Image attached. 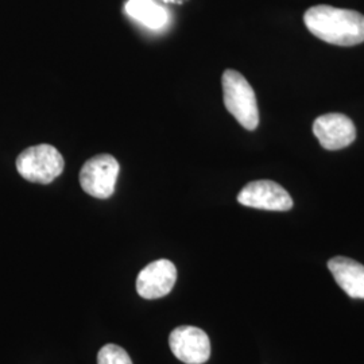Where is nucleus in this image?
<instances>
[{
	"label": "nucleus",
	"instance_id": "f257e3e1",
	"mask_svg": "<svg viewBox=\"0 0 364 364\" xmlns=\"http://www.w3.org/2000/svg\"><path fill=\"white\" fill-rule=\"evenodd\" d=\"M304 22L314 37L338 46H355L364 42V15L353 10L326 4L311 7Z\"/></svg>",
	"mask_w": 364,
	"mask_h": 364
},
{
	"label": "nucleus",
	"instance_id": "f03ea898",
	"mask_svg": "<svg viewBox=\"0 0 364 364\" xmlns=\"http://www.w3.org/2000/svg\"><path fill=\"white\" fill-rule=\"evenodd\" d=\"M224 105L246 130H257L259 109L257 96L247 80L237 70L227 69L221 78Z\"/></svg>",
	"mask_w": 364,
	"mask_h": 364
},
{
	"label": "nucleus",
	"instance_id": "7ed1b4c3",
	"mask_svg": "<svg viewBox=\"0 0 364 364\" xmlns=\"http://www.w3.org/2000/svg\"><path fill=\"white\" fill-rule=\"evenodd\" d=\"M65 168V161L52 144L31 146L16 158V170L26 181L48 185Z\"/></svg>",
	"mask_w": 364,
	"mask_h": 364
},
{
	"label": "nucleus",
	"instance_id": "20e7f679",
	"mask_svg": "<svg viewBox=\"0 0 364 364\" xmlns=\"http://www.w3.org/2000/svg\"><path fill=\"white\" fill-rule=\"evenodd\" d=\"M119 162L109 154H99L90 158L80 171V185L85 193L105 200L115 192Z\"/></svg>",
	"mask_w": 364,
	"mask_h": 364
},
{
	"label": "nucleus",
	"instance_id": "39448f33",
	"mask_svg": "<svg viewBox=\"0 0 364 364\" xmlns=\"http://www.w3.org/2000/svg\"><path fill=\"white\" fill-rule=\"evenodd\" d=\"M239 204L250 208L285 212L293 208V198L279 183L259 180L247 183L237 195Z\"/></svg>",
	"mask_w": 364,
	"mask_h": 364
},
{
	"label": "nucleus",
	"instance_id": "423d86ee",
	"mask_svg": "<svg viewBox=\"0 0 364 364\" xmlns=\"http://www.w3.org/2000/svg\"><path fill=\"white\" fill-rule=\"evenodd\" d=\"M169 346L173 355L182 363L203 364L210 356L208 335L196 326H182L173 329Z\"/></svg>",
	"mask_w": 364,
	"mask_h": 364
},
{
	"label": "nucleus",
	"instance_id": "0eeeda50",
	"mask_svg": "<svg viewBox=\"0 0 364 364\" xmlns=\"http://www.w3.org/2000/svg\"><path fill=\"white\" fill-rule=\"evenodd\" d=\"M313 134L326 150L346 149L356 139V129L351 119L343 114H326L313 123Z\"/></svg>",
	"mask_w": 364,
	"mask_h": 364
},
{
	"label": "nucleus",
	"instance_id": "6e6552de",
	"mask_svg": "<svg viewBox=\"0 0 364 364\" xmlns=\"http://www.w3.org/2000/svg\"><path fill=\"white\" fill-rule=\"evenodd\" d=\"M177 281V269L168 259H159L147 264L136 278V291L146 299H162L168 296Z\"/></svg>",
	"mask_w": 364,
	"mask_h": 364
},
{
	"label": "nucleus",
	"instance_id": "1a4fd4ad",
	"mask_svg": "<svg viewBox=\"0 0 364 364\" xmlns=\"http://www.w3.org/2000/svg\"><path fill=\"white\" fill-rule=\"evenodd\" d=\"M328 269L336 284L351 299H364V266L346 257H335L328 262Z\"/></svg>",
	"mask_w": 364,
	"mask_h": 364
},
{
	"label": "nucleus",
	"instance_id": "9d476101",
	"mask_svg": "<svg viewBox=\"0 0 364 364\" xmlns=\"http://www.w3.org/2000/svg\"><path fill=\"white\" fill-rule=\"evenodd\" d=\"M126 13L150 28H161L168 23L169 14L154 0H129Z\"/></svg>",
	"mask_w": 364,
	"mask_h": 364
},
{
	"label": "nucleus",
	"instance_id": "9b49d317",
	"mask_svg": "<svg viewBox=\"0 0 364 364\" xmlns=\"http://www.w3.org/2000/svg\"><path fill=\"white\" fill-rule=\"evenodd\" d=\"M97 364H132V360L122 347L107 344L97 353Z\"/></svg>",
	"mask_w": 364,
	"mask_h": 364
},
{
	"label": "nucleus",
	"instance_id": "f8f14e48",
	"mask_svg": "<svg viewBox=\"0 0 364 364\" xmlns=\"http://www.w3.org/2000/svg\"><path fill=\"white\" fill-rule=\"evenodd\" d=\"M161 1H164V3H169V4H182L183 1H186V0H161Z\"/></svg>",
	"mask_w": 364,
	"mask_h": 364
}]
</instances>
